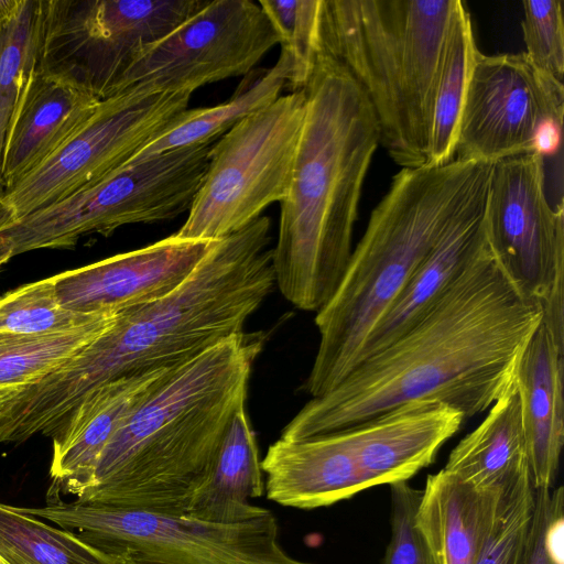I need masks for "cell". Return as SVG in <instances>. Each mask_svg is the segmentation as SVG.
I'll return each instance as SVG.
<instances>
[{
	"mask_svg": "<svg viewBox=\"0 0 564 564\" xmlns=\"http://www.w3.org/2000/svg\"><path fill=\"white\" fill-rule=\"evenodd\" d=\"M304 90L280 96L216 140L180 239L216 241L286 195L305 117Z\"/></svg>",
	"mask_w": 564,
	"mask_h": 564,
	"instance_id": "cell-9",
	"label": "cell"
},
{
	"mask_svg": "<svg viewBox=\"0 0 564 564\" xmlns=\"http://www.w3.org/2000/svg\"><path fill=\"white\" fill-rule=\"evenodd\" d=\"M0 564H7V563L0 557Z\"/></svg>",
	"mask_w": 564,
	"mask_h": 564,
	"instance_id": "cell-38",
	"label": "cell"
},
{
	"mask_svg": "<svg viewBox=\"0 0 564 564\" xmlns=\"http://www.w3.org/2000/svg\"><path fill=\"white\" fill-rule=\"evenodd\" d=\"M522 7L524 54L539 70L562 82L564 73L562 1L525 0Z\"/></svg>",
	"mask_w": 564,
	"mask_h": 564,
	"instance_id": "cell-33",
	"label": "cell"
},
{
	"mask_svg": "<svg viewBox=\"0 0 564 564\" xmlns=\"http://www.w3.org/2000/svg\"><path fill=\"white\" fill-rule=\"evenodd\" d=\"M530 468L516 383L452 449L443 469L475 488L492 490Z\"/></svg>",
	"mask_w": 564,
	"mask_h": 564,
	"instance_id": "cell-23",
	"label": "cell"
},
{
	"mask_svg": "<svg viewBox=\"0 0 564 564\" xmlns=\"http://www.w3.org/2000/svg\"><path fill=\"white\" fill-rule=\"evenodd\" d=\"M478 51L470 15L458 0L446 33L436 82L429 147L430 165H442L455 158L462 106Z\"/></svg>",
	"mask_w": 564,
	"mask_h": 564,
	"instance_id": "cell-26",
	"label": "cell"
},
{
	"mask_svg": "<svg viewBox=\"0 0 564 564\" xmlns=\"http://www.w3.org/2000/svg\"><path fill=\"white\" fill-rule=\"evenodd\" d=\"M116 317L106 315L53 334L0 333V388L23 387L54 370L102 334Z\"/></svg>",
	"mask_w": 564,
	"mask_h": 564,
	"instance_id": "cell-29",
	"label": "cell"
},
{
	"mask_svg": "<svg viewBox=\"0 0 564 564\" xmlns=\"http://www.w3.org/2000/svg\"><path fill=\"white\" fill-rule=\"evenodd\" d=\"M492 163L454 159L401 169L373 208L329 301L316 312L317 352L304 382L316 398L356 365L368 336L452 223L488 186Z\"/></svg>",
	"mask_w": 564,
	"mask_h": 564,
	"instance_id": "cell-5",
	"label": "cell"
},
{
	"mask_svg": "<svg viewBox=\"0 0 564 564\" xmlns=\"http://www.w3.org/2000/svg\"><path fill=\"white\" fill-rule=\"evenodd\" d=\"M305 117L272 248L274 284L285 300L319 311L349 262L362 184L380 144L360 87L322 53L303 88Z\"/></svg>",
	"mask_w": 564,
	"mask_h": 564,
	"instance_id": "cell-4",
	"label": "cell"
},
{
	"mask_svg": "<svg viewBox=\"0 0 564 564\" xmlns=\"http://www.w3.org/2000/svg\"><path fill=\"white\" fill-rule=\"evenodd\" d=\"M182 366V365H180ZM180 366L123 376L91 391L53 435L47 503L79 497L117 430Z\"/></svg>",
	"mask_w": 564,
	"mask_h": 564,
	"instance_id": "cell-16",
	"label": "cell"
},
{
	"mask_svg": "<svg viewBox=\"0 0 564 564\" xmlns=\"http://www.w3.org/2000/svg\"><path fill=\"white\" fill-rule=\"evenodd\" d=\"M463 413L432 400L414 401L345 430L368 488L408 481L431 465L462 427Z\"/></svg>",
	"mask_w": 564,
	"mask_h": 564,
	"instance_id": "cell-17",
	"label": "cell"
},
{
	"mask_svg": "<svg viewBox=\"0 0 564 564\" xmlns=\"http://www.w3.org/2000/svg\"><path fill=\"white\" fill-rule=\"evenodd\" d=\"M542 316L541 304L516 288L486 241L419 324L311 398L280 437L349 430L414 401L446 403L465 420L488 411L513 383Z\"/></svg>",
	"mask_w": 564,
	"mask_h": 564,
	"instance_id": "cell-1",
	"label": "cell"
},
{
	"mask_svg": "<svg viewBox=\"0 0 564 564\" xmlns=\"http://www.w3.org/2000/svg\"><path fill=\"white\" fill-rule=\"evenodd\" d=\"M484 231L495 260L516 288L541 304L542 323L564 346V207L545 192V162L527 152L492 164Z\"/></svg>",
	"mask_w": 564,
	"mask_h": 564,
	"instance_id": "cell-11",
	"label": "cell"
},
{
	"mask_svg": "<svg viewBox=\"0 0 564 564\" xmlns=\"http://www.w3.org/2000/svg\"><path fill=\"white\" fill-rule=\"evenodd\" d=\"M21 509L77 533L122 564H312L282 547L271 511L219 523L63 500Z\"/></svg>",
	"mask_w": 564,
	"mask_h": 564,
	"instance_id": "cell-8",
	"label": "cell"
},
{
	"mask_svg": "<svg viewBox=\"0 0 564 564\" xmlns=\"http://www.w3.org/2000/svg\"><path fill=\"white\" fill-rule=\"evenodd\" d=\"M499 488H475L445 469L429 475L415 524L436 564L476 563Z\"/></svg>",
	"mask_w": 564,
	"mask_h": 564,
	"instance_id": "cell-22",
	"label": "cell"
},
{
	"mask_svg": "<svg viewBox=\"0 0 564 564\" xmlns=\"http://www.w3.org/2000/svg\"><path fill=\"white\" fill-rule=\"evenodd\" d=\"M99 102L85 89L34 67L3 148V193L55 152L91 116Z\"/></svg>",
	"mask_w": 564,
	"mask_h": 564,
	"instance_id": "cell-19",
	"label": "cell"
},
{
	"mask_svg": "<svg viewBox=\"0 0 564 564\" xmlns=\"http://www.w3.org/2000/svg\"><path fill=\"white\" fill-rule=\"evenodd\" d=\"M271 221L261 215L214 242L194 272L167 295L121 312L80 351L19 391L39 430L53 433L95 389L135 372L185 364L243 332L274 286Z\"/></svg>",
	"mask_w": 564,
	"mask_h": 564,
	"instance_id": "cell-2",
	"label": "cell"
},
{
	"mask_svg": "<svg viewBox=\"0 0 564 564\" xmlns=\"http://www.w3.org/2000/svg\"><path fill=\"white\" fill-rule=\"evenodd\" d=\"M12 258L11 250L3 238L0 237V268Z\"/></svg>",
	"mask_w": 564,
	"mask_h": 564,
	"instance_id": "cell-37",
	"label": "cell"
},
{
	"mask_svg": "<svg viewBox=\"0 0 564 564\" xmlns=\"http://www.w3.org/2000/svg\"><path fill=\"white\" fill-rule=\"evenodd\" d=\"M391 536L383 564H436L415 524V512L422 490L406 481L390 485Z\"/></svg>",
	"mask_w": 564,
	"mask_h": 564,
	"instance_id": "cell-34",
	"label": "cell"
},
{
	"mask_svg": "<svg viewBox=\"0 0 564 564\" xmlns=\"http://www.w3.org/2000/svg\"><path fill=\"white\" fill-rule=\"evenodd\" d=\"M535 488L525 468L498 489L494 514L475 564H527Z\"/></svg>",
	"mask_w": 564,
	"mask_h": 564,
	"instance_id": "cell-30",
	"label": "cell"
},
{
	"mask_svg": "<svg viewBox=\"0 0 564 564\" xmlns=\"http://www.w3.org/2000/svg\"><path fill=\"white\" fill-rule=\"evenodd\" d=\"M265 339L262 332L243 330L180 366L117 430L74 501L187 516L232 417L246 405Z\"/></svg>",
	"mask_w": 564,
	"mask_h": 564,
	"instance_id": "cell-3",
	"label": "cell"
},
{
	"mask_svg": "<svg viewBox=\"0 0 564 564\" xmlns=\"http://www.w3.org/2000/svg\"><path fill=\"white\" fill-rule=\"evenodd\" d=\"M276 44L279 36L258 2L207 1L132 64L116 94H193L249 74Z\"/></svg>",
	"mask_w": 564,
	"mask_h": 564,
	"instance_id": "cell-14",
	"label": "cell"
},
{
	"mask_svg": "<svg viewBox=\"0 0 564 564\" xmlns=\"http://www.w3.org/2000/svg\"><path fill=\"white\" fill-rule=\"evenodd\" d=\"M563 487L535 489L527 564H563Z\"/></svg>",
	"mask_w": 564,
	"mask_h": 564,
	"instance_id": "cell-35",
	"label": "cell"
},
{
	"mask_svg": "<svg viewBox=\"0 0 564 564\" xmlns=\"http://www.w3.org/2000/svg\"><path fill=\"white\" fill-rule=\"evenodd\" d=\"M216 141L123 164L70 196L0 228L12 257L70 249L87 235L131 224L171 220L188 212Z\"/></svg>",
	"mask_w": 564,
	"mask_h": 564,
	"instance_id": "cell-7",
	"label": "cell"
},
{
	"mask_svg": "<svg viewBox=\"0 0 564 564\" xmlns=\"http://www.w3.org/2000/svg\"><path fill=\"white\" fill-rule=\"evenodd\" d=\"M514 383L533 486L551 489L564 444V346L542 322L521 352Z\"/></svg>",
	"mask_w": 564,
	"mask_h": 564,
	"instance_id": "cell-21",
	"label": "cell"
},
{
	"mask_svg": "<svg viewBox=\"0 0 564 564\" xmlns=\"http://www.w3.org/2000/svg\"><path fill=\"white\" fill-rule=\"evenodd\" d=\"M486 192L440 237L368 336L357 362L382 350L419 324L484 248Z\"/></svg>",
	"mask_w": 564,
	"mask_h": 564,
	"instance_id": "cell-20",
	"label": "cell"
},
{
	"mask_svg": "<svg viewBox=\"0 0 564 564\" xmlns=\"http://www.w3.org/2000/svg\"><path fill=\"white\" fill-rule=\"evenodd\" d=\"M0 557L7 564H122L77 533L1 502Z\"/></svg>",
	"mask_w": 564,
	"mask_h": 564,
	"instance_id": "cell-27",
	"label": "cell"
},
{
	"mask_svg": "<svg viewBox=\"0 0 564 564\" xmlns=\"http://www.w3.org/2000/svg\"><path fill=\"white\" fill-rule=\"evenodd\" d=\"M192 94L124 90L0 197V228L51 206L123 165L188 108Z\"/></svg>",
	"mask_w": 564,
	"mask_h": 564,
	"instance_id": "cell-12",
	"label": "cell"
},
{
	"mask_svg": "<svg viewBox=\"0 0 564 564\" xmlns=\"http://www.w3.org/2000/svg\"><path fill=\"white\" fill-rule=\"evenodd\" d=\"M276 32L281 50L290 55L292 91L308 83L322 54L323 0H259Z\"/></svg>",
	"mask_w": 564,
	"mask_h": 564,
	"instance_id": "cell-31",
	"label": "cell"
},
{
	"mask_svg": "<svg viewBox=\"0 0 564 564\" xmlns=\"http://www.w3.org/2000/svg\"><path fill=\"white\" fill-rule=\"evenodd\" d=\"M42 0H0V197L9 127L36 65Z\"/></svg>",
	"mask_w": 564,
	"mask_h": 564,
	"instance_id": "cell-28",
	"label": "cell"
},
{
	"mask_svg": "<svg viewBox=\"0 0 564 564\" xmlns=\"http://www.w3.org/2000/svg\"><path fill=\"white\" fill-rule=\"evenodd\" d=\"M264 489L256 434L243 406L224 435L208 484L185 517L219 523L263 517L270 510L249 500L261 497Z\"/></svg>",
	"mask_w": 564,
	"mask_h": 564,
	"instance_id": "cell-24",
	"label": "cell"
},
{
	"mask_svg": "<svg viewBox=\"0 0 564 564\" xmlns=\"http://www.w3.org/2000/svg\"><path fill=\"white\" fill-rule=\"evenodd\" d=\"M458 0H323L322 53L368 99L380 144L402 169L429 162L434 97Z\"/></svg>",
	"mask_w": 564,
	"mask_h": 564,
	"instance_id": "cell-6",
	"label": "cell"
},
{
	"mask_svg": "<svg viewBox=\"0 0 564 564\" xmlns=\"http://www.w3.org/2000/svg\"><path fill=\"white\" fill-rule=\"evenodd\" d=\"M217 241V240H216ZM215 241L175 235L53 276L61 304L80 314H119L178 288Z\"/></svg>",
	"mask_w": 564,
	"mask_h": 564,
	"instance_id": "cell-15",
	"label": "cell"
},
{
	"mask_svg": "<svg viewBox=\"0 0 564 564\" xmlns=\"http://www.w3.org/2000/svg\"><path fill=\"white\" fill-rule=\"evenodd\" d=\"M261 468L268 499L284 507H326L368 488L345 431L280 437L268 448Z\"/></svg>",
	"mask_w": 564,
	"mask_h": 564,
	"instance_id": "cell-18",
	"label": "cell"
},
{
	"mask_svg": "<svg viewBox=\"0 0 564 564\" xmlns=\"http://www.w3.org/2000/svg\"><path fill=\"white\" fill-rule=\"evenodd\" d=\"M113 314H80L58 301L53 276L0 296V333L44 335L67 332Z\"/></svg>",
	"mask_w": 564,
	"mask_h": 564,
	"instance_id": "cell-32",
	"label": "cell"
},
{
	"mask_svg": "<svg viewBox=\"0 0 564 564\" xmlns=\"http://www.w3.org/2000/svg\"><path fill=\"white\" fill-rule=\"evenodd\" d=\"M21 387H4L0 388V410L4 403L12 398Z\"/></svg>",
	"mask_w": 564,
	"mask_h": 564,
	"instance_id": "cell-36",
	"label": "cell"
},
{
	"mask_svg": "<svg viewBox=\"0 0 564 564\" xmlns=\"http://www.w3.org/2000/svg\"><path fill=\"white\" fill-rule=\"evenodd\" d=\"M292 72L290 55L281 50L276 63L248 86L242 84L227 101L214 107L187 108L158 138L124 164H133L166 151L214 142L246 117L274 102Z\"/></svg>",
	"mask_w": 564,
	"mask_h": 564,
	"instance_id": "cell-25",
	"label": "cell"
},
{
	"mask_svg": "<svg viewBox=\"0 0 564 564\" xmlns=\"http://www.w3.org/2000/svg\"><path fill=\"white\" fill-rule=\"evenodd\" d=\"M564 87L523 53L476 54L458 122L455 158L496 163L518 154L556 152Z\"/></svg>",
	"mask_w": 564,
	"mask_h": 564,
	"instance_id": "cell-13",
	"label": "cell"
},
{
	"mask_svg": "<svg viewBox=\"0 0 564 564\" xmlns=\"http://www.w3.org/2000/svg\"><path fill=\"white\" fill-rule=\"evenodd\" d=\"M206 0H42L37 69L109 98L132 64Z\"/></svg>",
	"mask_w": 564,
	"mask_h": 564,
	"instance_id": "cell-10",
	"label": "cell"
}]
</instances>
